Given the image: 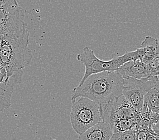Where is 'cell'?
Listing matches in <instances>:
<instances>
[{
  "mask_svg": "<svg viewBox=\"0 0 159 140\" xmlns=\"http://www.w3.org/2000/svg\"><path fill=\"white\" fill-rule=\"evenodd\" d=\"M123 78L116 71L91 75L73 90L72 103L86 98L99 105L107 104L122 95Z\"/></svg>",
  "mask_w": 159,
  "mask_h": 140,
  "instance_id": "6da1fadb",
  "label": "cell"
},
{
  "mask_svg": "<svg viewBox=\"0 0 159 140\" xmlns=\"http://www.w3.org/2000/svg\"><path fill=\"white\" fill-rule=\"evenodd\" d=\"M29 32L0 36V63L4 67L7 78L22 70L31 62L33 54L29 47Z\"/></svg>",
  "mask_w": 159,
  "mask_h": 140,
  "instance_id": "7a4b0ae2",
  "label": "cell"
},
{
  "mask_svg": "<svg viewBox=\"0 0 159 140\" xmlns=\"http://www.w3.org/2000/svg\"><path fill=\"white\" fill-rule=\"evenodd\" d=\"M79 62H81L85 67V71L81 82V84L91 75L102 72H114L123 64L131 61H136L141 59V52L138 48L136 50L125 52L121 56H114L108 61H104L98 58L93 51L89 47H85L82 53L77 56Z\"/></svg>",
  "mask_w": 159,
  "mask_h": 140,
  "instance_id": "3957f363",
  "label": "cell"
},
{
  "mask_svg": "<svg viewBox=\"0 0 159 140\" xmlns=\"http://www.w3.org/2000/svg\"><path fill=\"white\" fill-rule=\"evenodd\" d=\"M70 123L79 135L102 121L100 105L86 98H79L73 103L70 113Z\"/></svg>",
  "mask_w": 159,
  "mask_h": 140,
  "instance_id": "277c9868",
  "label": "cell"
},
{
  "mask_svg": "<svg viewBox=\"0 0 159 140\" xmlns=\"http://www.w3.org/2000/svg\"><path fill=\"white\" fill-rule=\"evenodd\" d=\"M25 11L15 0H0V36H8L27 31Z\"/></svg>",
  "mask_w": 159,
  "mask_h": 140,
  "instance_id": "5b68a950",
  "label": "cell"
},
{
  "mask_svg": "<svg viewBox=\"0 0 159 140\" xmlns=\"http://www.w3.org/2000/svg\"><path fill=\"white\" fill-rule=\"evenodd\" d=\"M158 78L151 76L141 79L132 78L123 79L122 94L137 111L142 108L145 95L154 88Z\"/></svg>",
  "mask_w": 159,
  "mask_h": 140,
  "instance_id": "8992f818",
  "label": "cell"
},
{
  "mask_svg": "<svg viewBox=\"0 0 159 140\" xmlns=\"http://www.w3.org/2000/svg\"><path fill=\"white\" fill-rule=\"evenodd\" d=\"M102 121L108 127L120 120L138 118V112L125 96H120L109 103L100 105Z\"/></svg>",
  "mask_w": 159,
  "mask_h": 140,
  "instance_id": "52a82bcc",
  "label": "cell"
},
{
  "mask_svg": "<svg viewBox=\"0 0 159 140\" xmlns=\"http://www.w3.org/2000/svg\"><path fill=\"white\" fill-rule=\"evenodd\" d=\"M22 70L15 71L10 77L6 79L4 82L0 83V113L11 106L14 87L22 82Z\"/></svg>",
  "mask_w": 159,
  "mask_h": 140,
  "instance_id": "ba28073f",
  "label": "cell"
},
{
  "mask_svg": "<svg viewBox=\"0 0 159 140\" xmlns=\"http://www.w3.org/2000/svg\"><path fill=\"white\" fill-rule=\"evenodd\" d=\"M116 71L120 75L123 79L132 78L141 79L151 77L148 65L143 63L139 59L125 63Z\"/></svg>",
  "mask_w": 159,
  "mask_h": 140,
  "instance_id": "9c48e42d",
  "label": "cell"
},
{
  "mask_svg": "<svg viewBox=\"0 0 159 140\" xmlns=\"http://www.w3.org/2000/svg\"><path fill=\"white\" fill-rule=\"evenodd\" d=\"M112 135L111 129L102 121L79 135L78 140H110Z\"/></svg>",
  "mask_w": 159,
  "mask_h": 140,
  "instance_id": "30bf717a",
  "label": "cell"
},
{
  "mask_svg": "<svg viewBox=\"0 0 159 140\" xmlns=\"http://www.w3.org/2000/svg\"><path fill=\"white\" fill-rule=\"evenodd\" d=\"M141 52L140 60L145 64H148L152 60L159 57V39L147 36L141 45L138 47Z\"/></svg>",
  "mask_w": 159,
  "mask_h": 140,
  "instance_id": "8fae6325",
  "label": "cell"
},
{
  "mask_svg": "<svg viewBox=\"0 0 159 140\" xmlns=\"http://www.w3.org/2000/svg\"><path fill=\"white\" fill-rule=\"evenodd\" d=\"M143 107L159 114V92L155 88L150 90L145 95Z\"/></svg>",
  "mask_w": 159,
  "mask_h": 140,
  "instance_id": "7c38bea8",
  "label": "cell"
},
{
  "mask_svg": "<svg viewBox=\"0 0 159 140\" xmlns=\"http://www.w3.org/2000/svg\"><path fill=\"white\" fill-rule=\"evenodd\" d=\"M110 140H135V131L132 129L121 133H115Z\"/></svg>",
  "mask_w": 159,
  "mask_h": 140,
  "instance_id": "4fadbf2b",
  "label": "cell"
},
{
  "mask_svg": "<svg viewBox=\"0 0 159 140\" xmlns=\"http://www.w3.org/2000/svg\"><path fill=\"white\" fill-rule=\"evenodd\" d=\"M151 76L159 77V57L154 58L148 64Z\"/></svg>",
  "mask_w": 159,
  "mask_h": 140,
  "instance_id": "5bb4252c",
  "label": "cell"
},
{
  "mask_svg": "<svg viewBox=\"0 0 159 140\" xmlns=\"http://www.w3.org/2000/svg\"><path fill=\"white\" fill-rule=\"evenodd\" d=\"M135 140H147L149 132L148 130L143 129L141 126L135 128Z\"/></svg>",
  "mask_w": 159,
  "mask_h": 140,
  "instance_id": "9a60e30c",
  "label": "cell"
},
{
  "mask_svg": "<svg viewBox=\"0 0 159 140\" xmlns=\"http://www.w3.org/2000/svg\"><path fill=\"white\" fill-rule=\"evenodd\" d=\"M7 78V73L4 67H0V83L4 82Z\"/></svg>",
  "mask_w": 159,
  "mask_h": 140,
  "instance_id": "2e32d148",
  "label": "cell"
},
{
  "mask_svg": "<svg viewBox=\"0 0 159 140\" xmlns=\"http://www.w3.org/2000/svg\"><path fill=\"white\" fill-rule=\"evenodd\" d=\"M152 129L154 131V133L157 136H159V121L154 124L152 127Z\"/></svg>",
  "mask_w": 159,
  "mask_h": 140,
  "instance_id": "e0dca14e",
  "label": "cell"
},
{
  "mask_svg": "<svg viewBox=\"0 0 159 140\" xmlns=\"http://www.w3.org/2000/svg\"><path fill=\"white\" fill-rule=\"evenodd\" d=\"M147 140H159V136L149 133L148 135Z\"/></svg>",
  "mask_w": 159,
  "mask_h": 140,
  "instance_id": "ac0fdd59",
  "label": "cell"
},
{
  "mask_svg": "<svg viewBox=\"0 0 159 140\" xmlns=\"http://www.w3.org/2000/svg\"><path fill=\"white\" fill-rule=\"evenodd\" d=\"M154 88H156V89L158 90V92H159V78H158V80L157 81V84H156V86H155Z\"/></svg>",
  "mask_w": 159,
  "mask_h": 140,
  "instance_id": "d6986e66",
  "label": "cell"
}]
</instances>
